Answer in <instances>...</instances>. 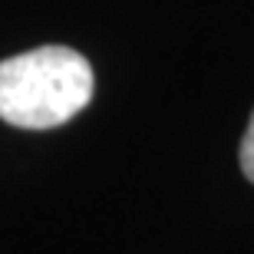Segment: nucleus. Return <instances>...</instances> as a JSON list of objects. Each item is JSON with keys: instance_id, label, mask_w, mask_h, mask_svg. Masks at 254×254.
<instances>
[{"instance_id": "nucleus-1", "label": "nucleus", "mask_w": 254, "mask_h": 254, "mask_svg": "<svg viewBox=\"0 0 254 254\" xmlns=\"http://www.w3.org/2000/svg\"><path fill=\"white\" fill-rule=\"evenodd\" d=\"M96 79L83 53L40 47L0 63V119L17 129H53L83 113Z\"/></svg>"}, {"instance_id": "nucleus-2", "label": "nucleus", "mask_w": 254, "mask_h": 254, "mask_svg": "<svg viewBox=\"0 0 254 254\" xmlns=\"http://www.w3.org/2000/svg\"><path fill=\"white\" fill-rule=\"evenodd\" d=\"M241 172L254 182V116H251V123H248L245 139H241Z\"/></svg>"}]
</instances>
